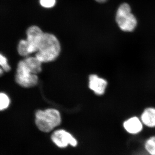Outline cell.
Listing matches in <instances>:
<instances>
[{"label":"cell","instance_id":"277c9868","mask_svg":"<svg viewBox=\"0 0 155 155\" xmlns=\"http://www.w3.org/2000/svg\"><path fill=\"white\" fill-rule=\"evenodd\" d=\"M15 79L19 85L27 88L35 86L38 81L37 75L30 72L23 61L18 63Z\"/></svg>","mask_w":155,"mask_h":155},{"label":"cell","instance_id":"5bb4252c","mask_svg":"<svg viewBox=\"0 0 155 155\" xmlns=\"http://www.w3.org/2000/svg\"><path fill=\"white\" fill-rule=\"evenodd\" d=\"M0 65L3 70L6 72H8L11 69L10 66L8 64L7 59L2 54L0 56Z\"/></svg>","mask_w":155,"mask_h":155},{"label":"cell","instance_id":"7a4b0ae2","mask_svg":"<svg viewBox=\"0 0 155 155\" xmlns=\"http://www.w3.org/2000/svg\"><path fill=\"white\" fill-rule=\"evenodd\" d=\"M35 122L40 130L49 132L61 124V114L58 110L54 109L38 110L35 114Z\"/></svg>","mask_w":155,"mask_h":155},{"label":"cell","instance_id":"52a82bcc","mask_svg":"<svg viewBox=\"0 0 155 155\" xmlns=\"http://www.w3.org/2000/svg\"><path fill=\"white\" fill-rule=\"evenodd\" d=\"M108 86L107 81L95 74L90 75L89 87L97 95L104 94Z\"/></svg>","mask_w":155,"mask_h":155},{"label":"cell","instance_id":"30bf717a","mask_svg":"<svg viewBox=\"0 0 155 155\" xmlns=\"http://www.w3.org/2000/svg\"><path fill=\"white\" fill-rule=\"evenodd\" d=\"M25 66L33 74H37L41 71V62L35 57H28L23 60Z\"/></svg>","mask_w":155,"mask_h":155},{"label":"cell","instance_id":"9c48e42d","mask_svg":"<svg viewBox=\"0 0 155 155\" xmlns=\"http://www.w3.org/2000/svg\"><path fill=\"white\" fill-rule=\"evenodd\" d=\"M140 119L143 125L150 128L155 127V107H148L143 111Z\"/></svg>","mask_w":155,"mask_h":155},{"label":"cell","instance_id":"6da1fadb","mask_svg":"<svg viewBox=\"0 0 155 155\" xmlns=\"http://www.w3.org/2000/svg\"><path fill=\"white\" fill-rule=\"evenodd\" d=\"M61 50V45L56 36L44 32L39 42L35 57L41 63L51 62L58 58Z\"/></svg>","mask_w":155,"mask_h":155},{"label":"cell","instance_id":"ba28073f","mask_svg":"<svg viewBox=\"0 0 155 155\" xmlns=\"http://www.w3.org/2000/svg\"><path fill=\"white\" fill-rule=\"evenodd\" d=\"M143 123L140 118L134 116L125 120L123 123V127L127 133L130 134H137L142 131Z\"/></svg>","mask_w":155,"mask_h":155},{"label":"cell","instance_id":"8fae6325","mask_svg":"<svg viewBox=\"0 0 155 155\" xmlns=\"http://www.w3.org/2000/svg\"><path fill=\"white\" fill-rule=\"evenodd\" d=\"M144 148L150 155H155V136L150 137L145 142Z\"/></svg>","mask_w":155,"mask_h":155},{"label":"cell","instance_id":"5b68a950","mask_svg":"<svg viewBox=\"0 0 155 155\" xmlns=\"http://www.w3.org/2000/svg\"><path fill=\"white\" fill-rule=\"evenodd\" d=\"M51 140L53 142L60 148H65L69 145L75 147L77 141L69 132L64 130H58L53 133Z\"/></svg>","mask_w":155,"mask_h":155},{"label":"cell","instance_id":"9a60e30c","mask_svg":"<svg viewBox=\"0 0 155 155\" xmlns=\"http://www.w3.org/2000/svg\"><path fill=\"white\" fill-rule=\"evenodd\" d=\"M41 5L45 8H52L55 5L56 0H40Z\"/></svg>","mask_w":155,"mask_h":155},{"label":"cell","instance_id":"3957f363","mask_svg":"<svg viewBox=\"0 0 155 155\" xmlns=\"http://www.w3.org/2000/svg\"><path fill=\"white\" fill-rule=\"evenodd\" d=\"M116 19L118 26L123 31H132L137 25V19L131 13L130 6L126 3H123L119 6Z\"/></svg>","mask_w":155,"mask_h":155},{"label":"cell","instance_id":"2e32d148","mask_svg":"<svg viewBox=\"0 0 155 155\" xmlns=\"http://www.w3.org/2000/svg\"><path fill=\"white\" fill-rule=\"evenodd\" d=\"M97 2L99 3H104L107 2V0H95Z\"/></svg>","mask_w":155,"mask_h":155},{"label":"cell","instance_id":"8992f818","mask_svg":"<svg viewBox=\"0 0 155 155\" xmlns=\"http://www.w3.org/2000/svg\"><path fill=\"white\" fill-rule=\"evenodd\" d=\"M44 32L38 26H31L26 31L27 39L26 41L28 47L29 54L36 52L41 38Z\"/></svg>","mask_w":155,"mask_h":155},{"label":"cell","instance_id":"4fadbf2b","mask_svg":"<svg viewBox=\"0 0 155 155\" xmlns=\"http://www.w3.org/2000/svg\"><path fill=\"white\" fill-rule=\"evenodd\" d=\"M0 110H2L8 107L10 104V99L5 94L2 93L0 94Z\"/></svg>","mask_w":155,"mask_h":155},{"label":"cell","instance_id":"7c38bea8","mask_svg":"<svg viewBox=\"0 0 155 155\" xmlns=\"http://www.w3.org/2000/svg\"><path fill=\"white\" fill-rule=\"evenodd\" d=\"M17 50L20 56L26 57L29 54L28 47L26 40H22L19 41Z\"/></svg>","mask_w":155,"mask_h":155}]
</instances>
